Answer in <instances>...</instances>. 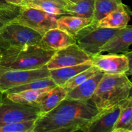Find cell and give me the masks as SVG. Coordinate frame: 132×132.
Instances as JSON below:
<instances>
[{
  "label": "cell",
  "mask_w": 132,
  "mask_h": 132,
  "mask_svg": "<svg viewBox=\"0 0 132 132\" xmlns=\"http://www.w3.org/2000/svg\"><path fill=\"white\" fill-rule=\"evenodd\" d=\"M24 1H38V0H24ZM52 1H58V2L62 3L63 4H67L68 3L70 2V0H52Z\"/></svg>",
  "instance_id": "29"
},
{
  "label": "cell",
  "mask_w": 132,
  "mask_h": 132,
  "mask_svg": "<svg viewBox=\"0 0 132 132\" xmlns=\"http://www.w3.org/2000/svg\"><path fill=\"white\" fill-rule=\"evenodd\" d=\"M92 23V19L71 15H62L57 19V28L74 37L77 32Z\"/></svg>",
  "instance_id": "18"
},
{
  "label": "cell",
  "mask_w": 132,
  "mask_h": 132,
  "mask_svg": "<svg viewBox=\"0 0 132 132\" xmlns=\"http://www.w3.org/2000/svg\"><path fill=\"white\" fill-rule=\"evenodd\" d=\"M67 91L64 87L55 85L46 92L40 99L37 106L41 115L48 113L66 99Z\"/></svg>",
  "instance_id": "16"
},
{
  "label": "cell",
  "mask_w": 132,
  "mask_h": 132,
  "mask_svg": "<svg viewBox=\"0 0 132 132\" xmlns=\"http://www.w3.org/2000/svg\"><path fill=\"white\" fill-rule=\"evenodd\" d=\"M21 6L1 3H0V29L14 21L20 12Z\"/></svg>",
  "instance_id": "24"
},
{
  "label": "cell",
  "mask_w": 132,
  "mask_h": 132,
  "mask_svg": "<svg viewBox=\"0 0 132 132\" xmlns=\"http://www.w3.org/2000/svg\"><path fill=\"white\" fill-rule=\"evenodd\" d=\"M99 113L90 100L64 99L35 121L33 132L81 131Z\"/></svg>",
  "instance_id": "1"
},
{
  "label": "cell",
  "mask_w": 132,
  "mask_h": 132,
  "mask_svg": "<svg viewBox=\"0 0 132 132\" xmlns=\"http://www.w3.org/2000/svg\"><path fill=\"white\" fill-rule=\"evenodd\" d=\"M131 82L125 73H104L90 101L101 112L131 96Z\"/></svg>",
  "instance_id": "3"
},
{
  "label": "cell",
  "mask_w": 132,
  "mask_h": 132,
  "mask_svg": "<svg viewBox=\"0 0 132 132\" xmlns=\"http://www.w3.org/2000/svg\"><path fill=\"white\" fill-rule=\"evenodd\" d=\"M41 37L34 30L13 21L0 29V54L11 47L39 44Z\"/></svg>",
  "instance_id": "5"
},
{
  "label": "cell",
  "mask_w": 132,
  "mask_h": 132,
  "mask_svg": "<svg viewBox=\"0 0 132 132\" xmlns=\"http://www.w3.org/2000/svg\"><path fill=\"white\" fill-rule=\"evenodd\" d=\"M92 66V63L90 59V61L77 65L49 70V74H50V77L54 81L55 85L63 86L65 82L70 79L73 77L79 72L88 69Z\"/></svg>",
  "instance_id": "17"
},
{
  "label": "cell",
  "mask_w": 132,
  "mask_h": 132,
  "mask_svg": "<svg viewBox=\"0 0 132 132\" xmlns=\"http://www.w3.org/2000/svg\"><path fill=\"white\" fill-rule=\"evenodd\" d=\"M36 120L0 125V132H33Z\"/></svg>",
  "instance_id": "27"
},
{
  "label": "cell",
  "mask_w": 132,
  "mask_h": 132,
  "mask_svg": "<svg viewBox=\"0 0 132 132\" xmlns=\"http://www.w3.org/2000/svg\"><path fill=\"white\" fill-rule=\"evenodd\" d=\"M74 43V37L59 28H54L42 35L39 44L45 48L56 51Z\"/></svg>",
  "instance_id": "13"
},
{
  "label": "cell",
  "mask_w": 132,
  "mask_h": 132,
  "mask_svg": "<svg viewBox=\"0 0 132 132\" xmlns=\"http://www.w3.org/2000/svg\"><path fill=\"white\" fill-rule=\"evenodd\" d=\"M92 65L104 73L123 74L132 73V52L131 50L123 54H98L91 56Z\"/></svg>",
  "instance_id": "6"
},
{
  "label": "cell",
  "mask_w": 132,
  "mask_h": 132,
  "mask_svg": "<svg viewBox=\"0 0 132 132\" xmlns=\"http://www.w3.org/2000/svg\"><path fill=\"white\" fill-rule=\"evenodd\" d=\"M132 42V27L127 25L119 30L103 45L101 53L123 54L130 50Z\"/></svg>",
  "instance_id": "12"
},
{
  "label": "cell",
  "mask_w": 132,
  "mask_h": 132,
  "mask_svg": "<svg viewBox=\"0 0 132 132\" xmlns=\"http://www.w3.org/2000/svg\"><path fill=\"white\" fill-rule=\"evenodd\" d=\"M40 116L41 113L37 106L12 101L4 94L0 104V125L36 120Z\"/></svg>",
  "instance_id": "7"
},
{
  "label": "cell",
  "mask_w": 132,
  "mask_h": 132,
  "mask_svg": "<svg viewBox=\"0 0 132 132\" xmlns=\"http://www.w3.org/2000/svg\"><path fill=\"white\" fill-rule=\"evenodd\" d=\"M120 28L99 27L91 23L79 31L75 36L76 43L90 57L100 54L102 46Z\"/></svg>",
  "instance_id": "4"
},
{
  "label": "cell",
  "mask_w": 132,
  "mask_h": 132,
  "mask_svg": "<svg viewBox=\"0 0 132 132\" xmlns=\"http://www.w3.org/2000/svg\"><path fill=\"white\" fill-rule=\"evenodd\" d=\"M54 86H49L36 90H23L19 92L6 94H5V95L8 99L16 103L37 106L43 95Z\"/></svg>",
  "instance_id": "19"
},
{
  "label": "cell",
  "mask_w": 132,
  "mask_h": 132,
  "mask_svg": "<svg viewBox=\"0 0 132 132\" xmlns=\"http://www.w3.org/2000/svg\"><path fill=\"white\" fill-rule=\"evenodd\" d=\"M57 18L56 15L48 14L27 5H22L19 15L14 22L32 28L43 35L49 30L57 28Z\"/></svg>",
  "instance_id": "8"
},
{
  "label": "cell",
  "mask_w": 132,
  "mask_h": 132,
  "mask_svg": "<svg viewBox=\"0 0 132 132\" xmlns=\"http://www.w3.org/2000/svg\"><path fill=\"white\" fill-rule=\"evenodd\" d=\"M3 97H4V94L0 91V104H1V103L2 102L3 99Z\"/></svg>",
  "instance_id": "30"
},
{
  "label": "cell",
  "mask_w": 132,
  "mask_h": 132,
  "mask_svg": "<svg viewBox=\"0 0 132 132\" xmlns=\"http://www.w3.org/2000/svg\"><path fill=\"white\" fill-rule=\"evenodd\" d=\"M99 70H98L96 67L92 65L88 69L79 72L77 75L73 76V77L70 79L68 81H67L65 82V84L63 85V87H64L67 90V92L70 91L72 89L74 88L76 86L79 85L82 82H83L84 81L87 80L88 78H90V77H92L93 75L97 73Z\"/></svg>",
  "instance_id": "26"
},
{
  "label": "cell",
  "mask_w": 132,
  "mask_h": 132,
  "mask_svg": "<svg viewBox=\"0 0 132 132\" xmlns=\"http://www.w3.org/2000/svg\"><path fill=\"white\" fill-rule=\"evenodd\" d=\"M50 77L46 67L34 70H17L0 66V91L6 90L34 80Z\"/></svg>",
  "instance_id": "9"
},
{
  "label": "cell",
  "mask_w": 132,
  "mask_h": 132,
  "mask_svg": "<svg viewBox=\"0 0 132 132\" xmlns=\"http://www.w3.org/2000/svg\"><path fill=\"white\" fill-rule=\"evenodd\" d=\"M55 51L40 44L11 47L0 54V66L17 70H34L45 67Z\"/></svg>",
  "instance_id": "2"
},
{
  "label": "cell",
  "mask_w": 132,
  "mask_h": 132,
  "mask_svg": "<svg viewBox=\"0 0 132 132\" xmlns=\"http://www.w3.org/2000/svg\"><path fill=\"white\" fill-rule=\"evenodd\" d=\"M23 5L31 6L39 9L48 14L56 15H66L64 6L65 4L52 0H38V1H24Z\"/></svg>",
  "instance_id": "22"
},
{
  "label": "cell",
  "mask_w": 132,
  "mask_h": 132,
  "mask_svg": "<svg viewBox=\"0 0 132 132\" xmlns=\"http://www.w3.org/2000/svg\"><path fill=\"white\" fill-rule=\"evenodd\" d=\"M112 132H132V97L121 103V111Z\"/></svg>",
  "instance_id": "20"
},
{
  "label": "cell",
  "mask_w": 132,
  "mask_h": 132,
  "mask_svg": "<svg viewBox=\"0 0 132 132\" xmlns=\"http://www.w3.org/2000/svg\"><path fill=\"white\" fill-rule=\"evenodd\" d=\"M121 103L108 109L99 112L91 121L81 131L112 132L114 125L119 116Z\"/></svg>",
  "instance_id": "11"
},
{
  "label": "cell",
  "mask_w": 132,
  "mask_h": 132,
  "mask_svg": "<svg viewBox=\"0 0 132 132\" xmlns=\"http://www.w3.org/2000/svg\"><path fill=\"white\" fill-rule=\"evenodd\" d=\"M104 73L99 70L92 77L74 88L67 92V99L89 101L95 92Z\"/></svg>",
  "instance_id": "14"
},
{
  "label": "cell",
  "mask_w": 132,
  "mask_h": 132,
  "mask_svg": "<svg viewBox=\"0 0 132 132\" xmlns=\"http://www.w3.org/2000/svg\"><path fill=\"white\" fill-rule=\"evenodd\" d=\"M122 3L118 0H95L92 23H97L110 12Z\"/></svg>",
  "instance_id": "23"
},
{
  "label": "cell",
  "mask_w": 132,
  "mask_h": 132,
  "mask_svg": "<svg viewBox=\"0 0 132 132\" xmlns=\"http://www.w3.org/2000/svg\"><path fill=\"white\" fill-rule=\"evenodd\" d=\"M130 10L126 5L121 3L116 9L101 19L97 25L109 28H122L128 25L130 20Z\"/></svg>",
  "instance_id": "15"
},
{
  "label": "cell",
  "mask_w": 132,
  "mask_h": 132,
  "mask_svg": "<svg viewBox=\"0 0 132 132\" xmlns=\"http://www.w3.org/2000/svg\"><path fill=\"white\" fill-rule=\"evenodd\" d=\"M55 85H56L54 82V81L50 77H45V78L34 80V81H30V82H27L24 85L13 87L9 90H6L4 93V94H10V93H16L27 90H36V89L44 88L54 86Z\"/></svg>",
  "instance_id": "25"
},
{
  "label": "cell",
  "mask_w": 132,
  "mask_h": 132,
  "mask_svg": "<svg viewBox=\"0 0 132 132\" xmlns=\"http://www.w3.org/2000/svg\"><path fill=\"white\" fill-rule=\"evenodd\" d=\"M118 1H121V2H122V0H118Z\"/></svg>",
  "instance_id": "33"
},
{
  "label": "cell",
  "mask_w": 132,
  "mask_h": 132,
  "mask_svg": "<svg viewBox=\"0 0 132 132\" xmlns=\"http://www.w3.org/2000/svg\"><path fill=\"white\" fill-rule=\"evenodd\" d=\"M95 0H80L77 2H69L64 6L66 15L82 17L92 19Z\"/></svg>",
  "instance_id": "21"
},
{
  "label": "cell",
  "mask_w": 132,
  "mask_h": 132,
  "mask_svg": "<svg viewBox=\"0 0 132 132\" xmlns=\"http://www.w3.org/2000/svg\"><path fill=\"white\" fill-rule=\"evenodd\" d=\"M91 57L82 50L76 43L55 51L46 67L52 70L82 64L90 61Z\"/></svg>",
  "instance_id": "10"
},
{
  "label": "cell",
  "mask_w": 132,
  "mask_h": 132,
  "mask_svg": "<svg viewBox=\"0 0 132 132\" xmlns=\"http://www.w3.org/2000/svg\"><path fill=\"white\" fill-rule=\"evenodd\" d=\"M70 1L71 2H77V1H80V0H70Z\"/></svg>",
  "instance_id": "31"
},
{
  "label": "cell",
  "mask_w": 132,
  "mask_h": 132,
  "mask_svg": "<svg viewBox=\"0 0 132 132\" xmlns=\"http://www.w3.org/2000/svg\"><path fill=\"white\" fill-rule=\"evenodd\" d=\"M6 3V2H5L3 0H0V3Z\"/></svg>",
  "instance_id": "32"
},
{
  "label": "cell",
  "mask_w": 132,
  "mask_h": 132,
  "mask_svg": "<svg viewBox=\"0 0 132 132\" xmlns=\"http://www.w3.org/2000/svg\"><path fill=\"white\" fill-rule=\"evenodd\" d=\"M3 1L7 3L18 5V6H22L24 2V0H3Z\"/></svg>",
  "instance_id": "28"
}]
</instances>
